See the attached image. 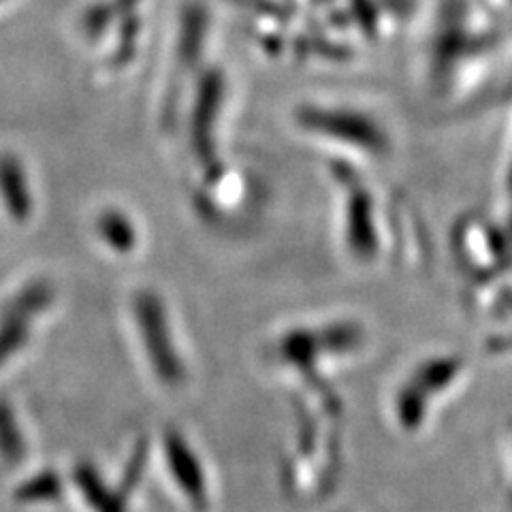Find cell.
Segmentation results:
<instances>
[{
    "label": "cell",
    "instance_id": "1",
    "mask_svg": "<svg viewBox=\"0 0 512 512\" xmlns=\"http://www.w3.org/2000/svg\"><path fill=\"white\" fill-rule=\"evenodd\" d=\"M135 314L139 318V327L143 342H146L152 365L156 367L158 378L165 384H178L184 378V370L178 352L169 340V327L165 308L160 299L152 293H141L135 299Z\"/></svg>",
    "mask_w": 512,
    "mask_h": 512
},
{
    "label": "cell",
    "instance_id": "5",
    "mask_svg": "<svg viewBox=\"0 0 512 512\" xmlns=\"http://www.w3.org/2000/svg\"><path fill=\"white\" fill-rule=\"evenodd\" d=\"M9 427H11L9 408L5 404H0V442H3V451H5V455L18 453V457H20L18 448L11 444V442H15V431L9 429Z\"/></svg>",
    "mask_w": 512,
    "mask_h": 512
},
{
    "label": "cell",
    "instance_id": "2",
    "mask_svg": "<svg viewBox=\"0 0 512 512\" xmlns=\"http://www.w3.org/2000/svg\"><path fill=\"white\" fill-rule=\"evenodd\" d=\"M0 188L13 218L24 220L30 214V192L26 184V175L20 160L3 158L0 160Z\"/></svg>",
    "mask_w": 512,
    "mask_h": 512
},
{
    "label": "cell",
    "instance_id": "3",
    "mask_svg": "<svg viewBox=\"0 0 512 512\" xmlns=\"http://www.w3.org/2000/svg\"><path fill=\"white\" fill-rule=\"evenodd\" d=\"M99 231L105 237V242L114 250L126 252L135 246V229L124 214H118V212L103 214L99 218Z\"/></svg>",
    "mask_w": 512,
    "mask_h": 512
},
{
    "label": "cell",
    "instance_id": "4",
    "mask_svg": "<svg viewBox=\"0 0 512 512\" xmlns=\"http://www.w3.org/2000/svg\"><path fill=\"white\" fill-rule=\"evenodd\" d=\"M169 453L178 457L182 463L178 466V463H173L175 468H178V480L180 483L192 493V498L197 500H203V480L199 478V468L195 459H192L190 453H186V448L182 446V442H169Z\"/></svg>",
    "mask_w": 512,
    "mask_h": 512
}]
</instances>
